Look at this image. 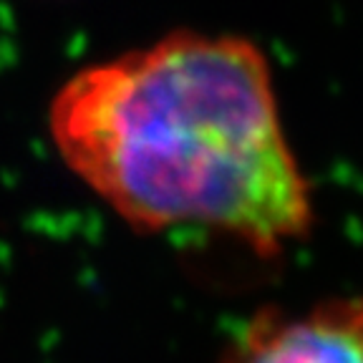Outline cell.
<instances>
[{"mask_svg":"<svg viewBox=\"0 0 363 363\" xmlns=\"http://www.w3.org/2000/svg\"><path fill=\"white\" fill-rule=\"evenodd\" d=\"M48 131L139 233L199 227L272 257L313 227L270 63L242 35L174 30L89 63L51 99Z\"/></svg>","mask_w":363,"mask_h":363,"instance_id":"cell-1","label":"cell"},{"mask_svg":"<svg viewBox=\"0 0 363 363\" xmlns=\"http://www.w3.org/2000/svg\"><path fill=\"white\" fill-rule=\"evenodd\" d=\"M220 363H363V295L306 313L265 308L240 328Z\"/></svg>","mask_w":363,"mask_h":363,"instance_id":"cell-2","label":"cell"}]
</instances>
